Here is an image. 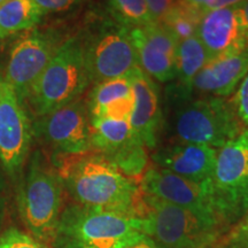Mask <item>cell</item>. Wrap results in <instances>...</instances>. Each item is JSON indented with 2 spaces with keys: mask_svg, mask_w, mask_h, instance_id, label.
<instances>
[{
  "mask_svg": "<svg viewBox=\"0 0 248 248\" xmlns=\"http://www.w3.org/2000/svg\"><path fill=\"white\" fill-rule=\"evenodd\" d=\"M52 163L75 203L122 215H140L139 182L124 175L99 152L55 156Z\"/></svg>",
  "mask_w": 248,
  "mask_h": 248,
  "instance_id": "obj_1",
  "label": "cell"
},
{
  "mask_svg": "<svg viewBox=\"0 0 248 248\" xmlns=\"http://www.w3.org/2000/svg\"><path fill=\"white\" fill-rule=\"evenodd\" d=\"M148 240L141 217L73 203L62 209L53 248H126Z\"/></svg>",
  "mask_w": 248,
  "mask_h": 248,
  "instance_id": "obj_2",
  "label": "cell"
},
{
  "mask_svg": "<svg viewBox=\"0 0 248 248\" xmlns=\"http://www.w3.org/2000/svg\"><path fill=\"white\" fill-rule=\"evenodd\" d=\"M139 217L144 219L145 235L155 248H208L225 232L213 217L146 194H142Z\"/></svg>",
  "mask_w": 248,
  "mask_h": 248,
  "instance_id": "obj_3",
  "label": "cell"
},
{
  "mask_svg": "<svg viewBox=\"0 0 248 248\" xmlns=\"http://www.w3.org/2000/svg\"><path fill=\"white\" fill-rule=\"evenodd\" d=\"M78 36L91 84L128 76L139 67L129 28L104 13L86 18Z\"/></svg>",
  "mask_w": 248,
  "mask_h": 248,
  "instance_id": "obj_4",
  "label": "cell"
},
{
  "mask_svg": "<svg viewBox=\"0 0 248 248\" xmlns=\"http://www.w3.org/2000/svg\"><path fill=\"white\" fill-rule=\"evenodd\" d=\"M207 192L214 215L224 231L248 214V128L217 150Z\"/></svg>",
  "mask_w": 248,
  "mask_h": 248,
  "instance_id": "obj_5",
  "label": "cell"
},
{
  "mask_svg": "<svg viewBox=\"0 0 248 248\" xmlns=\"http://www.w3.org/2000/svg\"><path fill=\"white\" fill-rule=\"evenodd\" d=\"M91 85L78 36L64 39L47 67L30 89L27 99L37 117L82 98Z\"/></svg>",
  "mask_w": 248,
  "mask_h": 248,
  "instance_id": "obj_6",
  "label": "cell"
},
{
  "mask_svg": "<svg viewBox=\"0 0 248 248\" xmlns=\"http://www.w3.org/2000/svg\"><path fill=\"white\" fill-rule=\"evenodd\" d=\"M63 184L53 163L35 151L18 192V212L26 228L37 240L53 238L63 202Z\"/></svg>",
  "mask_w": 248,
  "mask_h": 248,
  "instance_id": "obj_7",
  "label": "cell"
},
{
  "mask_svg": "<svg viewBox=\"0 0 248 248\" xmlns=\"http://www.w3.org/2000/svg\"><path fill=\"white\" fill-rule=\"evenodd\" d=\"M176 105L172 130L179 141L218 150L245 129L231 98L201 95Z\"/></svg>",
  "mask_w": 248,
  "mask_h": 248,
  "instance_id": "obj_8",
  "label": "cell"
},
{
  "mask_svg": "<svg viewBox=\"0 0 248 248\" xmlns=\"http://www.w3.org/2000/svg\"><path fill=\"white\" fill-rule=\"evenodd\" d=\"M33 136L53 153V157L92 151L91 123L82 98L39 116L32 123Z\"/></svg>",
  "mask_w": 248,
  "mask_h": 248,
  "instance_id": "obj_9",
  "label": "cell"
},
{
  "mask_svg": "<svg viewBox=\"0 0 248 248\" xmlns=\"http://www.w3.org/2000/svg\"><path fill=\"white\" fill-rule=\"evenodd\" d=\"M90 123L92 151L99 152L124 175L139 182L147 169L150 156L129 121L98 119Z\"/></svg>",
  "mask_w": 248,
  "mask_h": 248,
  "instance_id": "obj_10",
  "label": "cell"
},
{
  "mask_svg": "<svg viewBox=\"0 0 248 248\" xmlns=\"http://www.w3.org/2000/svg\"><path fill=\"white\" fill-rule=\"evenodd\" d=\"M62 42L53 30L31 29L12 47L4 80L14 90L21 102L27 99L30 89Z\"/></svg>",
  "mask_w": 248,
  "mask_h": 248,
  "instance_id": "obj_11",
  "label": "cell"
},
{
  "mask_svg": "<svg viewBox=\"0 0 248 248\" xmlns=\"http://www.w3.org/2000/svg\"><path fill=\"white\" fill-rule=\"evenodd\" d=\"M33 138L22 102L5 80H0V164L12 177L23 168Z\"/></svg>",
  "mask_w": 248,
  "mask_h": 248,
  "instance_id": "obj_12",
  "label": "cell"
},
{
  "mask_svg": "<svg viewBox=\"0 0 248 248\" xmlns=\"http://www.w3.org/2000/svg\"><path fill=\"white\" fill-rule=\"evenodd\" d=\"M138 66L155 82L175 79L179 42L159 22L129 29Z\"/></svg>",
  "mask_w": 248,
  "mask_h": 248,
  "instance_id": "obj_13",
  "label": "cell"
},
{
  "mask_svg": "<svg viewBox=\"0 0 248 248\" xmlns=\"http://www.w3.org/2000/svg\"><path fill=\"white\" fill-rule=\"evenodd\" d=\"M139 187L142 194L216 219L209 203L207 185L197 184L159 167L148 166L139 179Z\"/></svg>",
  "mask_w": 248,
  "mask_h": 248,
  "instance_id": "obj_14",
  "label": "cell"
},
{
  "mask_svg": "<svg viewBox=\"0 0 248 248\" xmlns=\"http://www.w3.org/2000/svg\"><path fill=\"white\" fill-rule=\"evenodd\" d=\"M197 37L209 61L240 51L248 45L239 14V5L204 13L198 24Z\"/></svg>",
  "mask_w": 248,
  "mask_h": 248,
  "instance_id": "obj_15",
  "label": "cell"
},
{
  "mask_svg": "<svg viewBox=\"0 0 248 248\" xmlns=\"http://www.w3.org/2000/svg\"><path fill=\"white\" fill-rule=\"evenodd\" d=\"M135 106L129 122L147 150L154 151L162 128V108L157 82L137 67L129 74Z\"/></svg>",
  "mask_w": 248,
  "mask_h": 248,
  "instance_id": "obj_16",
  "label": "cell"
},
{
  "mask_svg": "<svg viewBox=\"0 0 248 248\" xmlns=\"http://www.w3.org/2000/svg\"><path fill=\"white\" fill-rule=\"evenodd\" d=\"M217 150L193 142H176L155 148L151 155L153 166L169 170L197 184L207 185L215 167Z\"/></svg>",
  "mask_w": 248,
  "mask_h": 248,
  "instance_id": "obj_17",
  "label": "cell"
},
{
  "mask_svg": "<svg viewBox=\"0 0 248 248\" xmlns=\"http://www.w3.org/2000/svg\"><path fill=\"white\" fill-rule=\"evenodd\" d=\"M248 74V45L207 62L193 80V93L230 98Z\"/></svg>",
  "mask_w": 248,
  "mask_h": 248,
  "instance_id": "obj_18",
  "label": "cell"
},
{
  "mask_svg": "<svg viewBox=\"0 0 248 248\" xmlns=\"http://www.w3.org/2000/svg\"><path fill=\"white\" fill-rule=\"evenodd\" d=\"M209 61L207 51L201 44L197 35L182 40L178 46L177 62H176V84L173 85L170 98L175 104L183 102L193 95V80L198 73Z\"/></svg>",
  "mask_w": 248,
  "mask_h": 248,
  "instance_id": "obj_19",
  "label": "cell"
},
{
  "mask_svg": "<svg viewBox=\"0 0 248 248\" xmlns=\"http://www.w3.org/2000/svg\"><path fill=\"white\" fill-rule=\"evenodd\" d=\"M43 16L32 0H8L0 5V38L33 29Z\"/></svg>",
  "mask_w": 248,
  "mask_h": 248,
  "instance_id": "obj_20",
  "label": "cell"
},
{
  "mask_svg": "<svg viewBox=\"0 0 248 248\" xmlns=\"http://www.w3.org/2000/svg\"><path fill=\"white\" fill-rule=\"evenodd\" d=\"M132 94V85L129 75L94 84L85 100L90 121L100 119L108 107L121 99L131 97Z\"/></svg>",
  "mask_w": 248,
  "mask_h": 248,
  "instance_id": "obj_21",
  "label": "cell"
},
{
  "mask_svg": "<svg viewBox=\"0 0 248 248\" xmlns=\"http://www.w3.org/2000/svg\"><path fill=\"white\" fill-rule=\"evenodd\" d=\"M106 12L117 23L129 29L153 22L145 0H106Z\"/></svg>",
  "mask_w": 248,
  "mask_h": 248,
  "instance_id": "obj_22",
  "label": "cell"
},
{
  "mask_svg": "<svg viewBox=\"0 0 248 248\" xmlns=\"http://www.w3.org/2000/svg\"><path fill=\"white\" fill-rule=\"evenodd\" d=\"M201 16L194 13L184 6L176 2L175 6L170 9L159 23L170 31L178 42L191 38L197 35L198 24L200 22Z\"/></svg>",
  "mask_w": 248,
  "mask_h": 248,
  "instance_id": "obj_23",
  "label": "cell"
},
{
  "mask_svg": "<svg viewBox=\"0 0 248 248\" xmlns=\"http://www.w3.org/2000/svg\"><path fill=\"white\" fill-rule=\"evenodd\" d=\"M208 248H248V214Z\"/></svg>",
  "mask_w": 248,
  "mask_h": 248,
  "instance_id": "obj_24",
  "label": "cell"
},
{
  "mask_svg": "<svg viewBox=\"0 0 248 248\" xmlns=\"http://www.w3.org/2000/svg\"><path fill=\"white\" fill-rule=\"evenodd\" d=\"M0 248H48L31 234L11 228L0 234Z\"/></svg>",
  "mask_w": 248,
  "mask_h": 248,
  "instance_id": "obj_25",
  "label": "cell"
},
{
  "mask_svg": "<svg viewBox=\"0 0 248 248\" xmlns=\"http://www.w3.org/2000/svg\"><path fill=\"white\" fill-rule=\"evenodd\" d=\"M231 99L241 123L245 128H248V74Z\"/></svg>",
  "mask_w": 248,
  "mask_h": 248,
  "instance_id": "obj_26",
  "label": "cell"
},
{
  "mask_svg": "<svg viewBox=\"0 0 248 248\" xmlns=\"http://www.w3.org/2000/svg\"><path fill=\"white\" fill-rule=\"evenodd\" d=\"M43 13H59L73 8L82 0H32Z\"/></svg>",
  "mask_w": 248,
  "mask_h": 248,
  "instance_id": "obj_27",
  "label": "cell"
},
{
  "mask_svg": "<svg viewBox=\"0 0 248 248\" xmlns=\"http://www.w3.org/2000/svg\"><path fill=\"white\" fill-rule=\"evenodd\" d=\"M153 22H160L175 6L177 0H145Z\"/></svg>",
  "mask_w": 248,
  "mask_h": 248,
  "instance_id": "obj_28",
  "label": "cell"
},
{
  "mask_svg": "<svg viewBox=\"0 0 248 248\" xmlns=\"http://www.w3.org/2000/svg\"><path fill=\"white\" fill-rule=\"evenodd\" d=\"M244 1L245 0H203L200 7V14L202 16L207 12L215 11V9L219 8L232 7V6H238Z\"/></svg>",
  "mask_w": 248,
  "mask_h": 248,
  "instance_id": "obj_29",
  "label": "cell"
},
{
  "mask_svg": "<svg viewBox=\"0 0 248 248\" xmlns=\"http://www.w3.org/2000/svg\"><path fill=\"white\" fill-rule=\"evenodd\" d=\"M7 182H6L4 172L0 169V229H1L5 221L6 209H7Z\"/></svg>",
  "mask_w": 248,
  "mask_h": 248,
  "instance_id": "obj_30",
  "label": "cell"
},
{
  "mask_svg": "<svg viewBox=\"0 0 248 248\" xmlns=\"http://www.w3.org/2000/svg\"><path fill=\"white\" fill-rule=\"evenodd\" d=\"M239 14L241 18V23H243L245 35L248 40V0H245L239 5Z\"/></svg>",
  "mask_w": 248,
  "mask_h": 248,
  "instance_id": "obj_31",
  "label": "cell"
},
{
  "mask_svg": "<svg viewBox=\"0 0 248 248\" xmlns=\"http://www.w3.org/2000/svg\"><path fill=\"white\" fill-rule=\"evenodd\" d=\"M203 0H177V4L184 6L187 9H190V11L194 12V13L200 14V7H201V4H202Z\"/></svg>",
  "mask_w": 248,
  "mask_h": 248,
  "instance_id": "obj_32",
  "label": "cell"
},
{
  "mask_svg": "<svg viewBox=\"0 0 248 248\" xmlns=\"http://www.w3.org/2000/svg\"><path fill=\"white\" fill-rule=\"evenodd\" d=\"M126 248H155V247L150 240H145V241H142V243H139L137 245H135V246L126 247Z\"/></svg>",
  "mask_w": 248,
  "mask_h": 248,
  "instance_id": "obj_33",
  "label": "cell"
},
{
  "mask_svg": "<svg viewBox=\"0 0 248 248\" xmlns=\"http://www.w3.org/2000/svg\"><path fill=\"white\" fill-rule=\"evenodd\" d=\"M6 1H8V0H0V5H2V4H4V2H6Z\"/></svg>",
  "mask_w": 248,
  "mask_h": 248,
  "instance_id": "obj_34",
  "label": "cell"
}]
</instances>
